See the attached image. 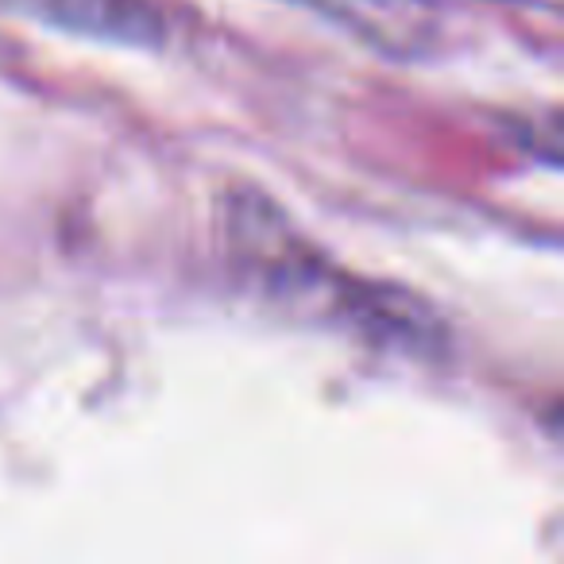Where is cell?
Instances as JSON below:
<instances>
[{
    "mask_svg": "<svg viewBox=\"0 0 564 564\" xmlns=\"http://www.w3.org/2000/svg\"><path fill=\"white\" fill-rule=\"evenodd\" d=\"M225 240L251 286L286 314L399 352L430 356L445 345L437 314L417 294L352 279L333 267L259 189L225 202Z\"/></svg>",
    "mask_w": 564,
    "mask_h": 564,
    "instance_id": "obj_1",
    "label": "cell"
},
{
    "mask_svg": "<svg viewBox=\"0 0 564 564\" xmlns=\"http://www.w3.org/2000/svg\"><path fill=\"white\" fill-rule=\"evenodd\" d=\"M0 4L17 17L101 43L159 47L166 40V24L151 0H0Z\"/></svg>",
    "mask_w": 564,
    "mask_h": 564,
    "instance_id": "obj_2",
    "label": "cell"
},
{
    "mask_svg": "<svg viewBox=\"0 0 564 564\" xmlns=\"http://www.w3.org/2000/svg\"><path fill=\"white\" fill-rule=\"evenodd\" d=\"M299 4L329 12L340 24H352L368 35H379V40H391L394 35V0H299Z\"/></svg>",
    "mask_w": 564,
    "mask_h": 564,
    "instance_id": "obj_3",
    "label": "cell"
}]
</instances>
